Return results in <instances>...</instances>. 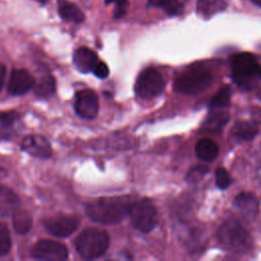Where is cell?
Wrapping results in <instances>:
<instances>
[{
    "label": "cell",
    "instance_id": "obj_22",
    "mask_svg": "<svg viewBox=\"0 0 261 261\" xmlns=\"http://www.w3.org/2000/svg\"><path fill=\"white\" fill-rule=\"evenodd\" d=\"M225 7L224 0H198L197 12L204 17H209L216 12L222 11Z\"/></svg>",
    "mask_w": 261,
    "mask_h": 261
},
{
    "label": "cell",
    "instance_id": "obj_9",
    "mask_svg": "<svg viewBox=\"0 0 261 261\" xmlns=\"http://www.w3.org/2000/svg\"><path fill=\"white\" fill-rule=\"evenodd\" d=\"M31 256L38 260L60 261L68 256L64 244L52 240H40L31 248Z\"/></svg>",
    "mask_w": 261,
    "mask_h": 261
},
{
    "label": "cell",
    "instance_id": "obj_18",
    "mask_svg": "<svg viewBox=\"0 0 261 261\" xmlns=\"http://www.w3.org/2000/svg\"><path fill=\"white\" fill-rule=\"evenodd\" d=\"M34 93L39 98H50L54 95L56 90V82L54 76L50 72H44L35 82Z\"/></svg>",
    "mask_w": 261,
    "mask_h": 261
},
{
    "label": "cell",
    "instance_id": "obj_7",
    "mask_svg": "<svg viewBox=\"0 0 261 261\" xmlns=\"http://www.w3.org/2000/svg\"><path fill=\"white\" fill-rule=\"evenodd\" d=\"M165 88V81L161 72L155 67L143 69L135 83V93L138 98L150 101L159 96Z\"/></svg>",
    "mask_w": 261,
    "mask_h": 261
},
{
    "label": "cell",
    "instance_id": "obj_6",
    "mask_svg": "<svg viewBox=\"0 0 261 261\" xmlns=\"http://www.w3.org/2000/svg\"><path fill=\"white\" fill-rule=\"evenodd\" d=\"M127 216L133 227L142 232L151 231L158 222L157 209L148 198L134 200Z\"/></svg>",
    "mask_w": 261,
    "mask_h": 261
},
{
    "label": "cell",
    "instance_id": "obj_24",
    "mask_svg": "<svg viewBox=\"0 0 261 261\" xmlns=\"http://www.w3.org/2000/svg\"><path fill=\"white\" fill-rule=\"evenodd\" d=\"M231 91L228 85L222 86L211 98L209 102L210 107H225L230 103Z\"/></svg>",
    "mask_w": 261,
    "mask_h": 261
},
{
    "label": "cell",
    "instance_id": "obj_28",
    "mask_svg": "<svg viewBox=\"0 0 261 261\" xmlns=\"http://www.w3.org/2000/svg\"><path fill=\"white\" fill-rule=\"evenodd\" d=\"M215 184L218 189L225 190L231 184V177L224 167H217L215 170Z\"/></svg>",
    "mask_w": 261,
    "mask_h": 261
},
{
    "label": "cell",
    "instance_id": "obj_12",
    "mask_svg": "<svg viewBox=\"0 0 261 261\" xmlns=\"http://www.w3.org/2000/svg\"><path fill=\"white\" fill-rule=\"evenodd\" d=\"M20 148L28 154L43 159L49 158L52 155L50 143L46 138L40 135L25 136L20 143Z\"/></svg>",
    "mask_w": 261,
    "mask_h": 261
},
{
    "label": "cell",
    "instance_id": "obj_20",
    "mask_svg": "<svg viewBox=\"0 0 261 261\" xmlns=\"http://www.w3.org/2000/svg\"><path fill=\"white\" fill-rule=\"evenodd\" d=\"M233 136L243 141H251L259 134V126L255 121H237L231 129Z\"/></svg>",
    "mask_w": 261,
    "mask_h": 261
},
{
    "label": "cell",
    "instance_id": "obj_14",
    "mask_svg": "<svg viewBox=\"0 0 261 261\" xmlns=\"http://www.w3.org/2000/svg\"><path fill=\"white\" fill-rule=\"evenodd\" d=\"M72 60L76 69L82 73L93 72L95 66L99 62V58L96 52L88 47H81L76 49L73 52Z\"/></svg>",
    "mask_w": 261,
    "mask_h": 261
},
{
    "label": "cell",
    "instance_id": "obj_2",
    "mask_svg": "<svg viewBox=\"0 0 261 261\" xmlns=\"http://www.w3.org/2000/svg\"><path fill=\"white\" fill-rule=\"evenodd\" d=\"M231 79L242 90L250 91L261 81V64L256 55L240 52L230 57Z\"/></svg>",
    "mask_w": 261,
    "mask_h": 261
},
{
    "label": "cell",
    "instance_id": "obj_26",
    "mask_svg": "<svg viewBox=\"0 0 261 261\" xmlns=\"http://www.w3.org/2000/svg\"><path fill=\"white\" fill-rule=\"evenodd\" d=\"M210 168L206 165L200 164V165H196L193 166L186 175V180L189 184H196L198 181H200L207 173H209Z\"/></svg>",
    "mask_w": 261,
    "mask_h": 261
},
{
    "label": "cell",
    "instance_id": "obj_29",
    "mask_svg": "<svg viewBox=\"0 0 261 261\" xmlns=\"http://www.w3.org/2000/svg\"><path fill=\"white\" fill-rule=\"evenodd\" d=\"M115 4L113 17L115 19H119L126 14L128 7V0H105V4Z\"/></svg>",
    "mask_w": 261,
    "mask_h": 261
},
{
    "label": "cell",
    "instance_id": "obj_11",
    "mask_svg": "<svg viewBox=\"0 0 261 261\" xmlns=\"http://www.w3.org/2000/svg\"><path fill=\"white\" fill-rule=\"evenodd\" d=\"M35 77L24 68L12 69L8 83V92L14 96H21L35 86Z\"/></svg>",
    "mask_w": 261,
    "mask_h": 261
},
{
    "label": "cell",
    "instance_id": "obj_17",
    "mask_svg": "<svg viewBox=\"0 0 261 261\" xmlns=\"http://www.w3.org/2000/svg\"><path fill=\"white\" fill-rule=\"evenodd\" d=\"M57 10L59 16L66 21L81 23L85 20L83 11L72 2L68 0H57Z\"/></svg>",
    "mask_w": 261,
    "mask_h": 261
},
{
    "label": "cell",
    "instance_id": "obj_27",
    "mask_svg": "<svg viewBox=\"0 0 261 261\" xmlns=\"http://www.w3.org/2000/svg\"><path fill=\"white\" fill-rule=\"evenodd\" d=\"M11 249V238L7 225L0 222V257L7 254Z\"/></svg>",
    "mask_w": 261,
    "mask_h": 261
},
{
    "label": "cell",
    "instance_id": "obj_32",
    "mask_svg": "<svg viewBox=\"0 0 261 261\" xmlns=\"http://www.w3.org/2000/svg\"><path fill=\"white\" fill-rule=\"evenodd\" d=\"M257 177H258V179L261 182V166H259L258 169H257Z\"/></svg>",
    "mask_w": 261,
    "mask_h": 261
},
{
    "label": "cell",
    "instance_id": "obj_1",
    "mask_svg": "<svg viewBox=\"0 0 261 261\" xmlns=\"http://www.w3.org/2000/svg\"><path fill=\"white\" fill-rule=\"evenodd\" d=\"M133 201L129 196L101 197L87 204L86 213L95 222L105 225L116 224L128 215Z\"/></svg>",
    "mask_w": 261,
    "mask_h": 261
},
{
    "label": "cell",
    "instance_id": "obj_25",
    "mask_svg": "<svg viewBox=\"0 0 261 261\" xmlns=\"http://www.w3.org/2000/svg\"><path fill=\"white\" fill-rule=\"evenodd\" d=\"M228 119L229 116L225 112H212L204 121V125L210 129H219L226 123Z\"/></svg>",
    "mask_w": 261,
    "mask_h": 261
},
{
    "label": "cell",
    "instance_id": "obj_21",
    "mask_svg": "<svg viewBox=\"0 0 261 261\" xmlns=\"http://www.w3.org/2000/svg\"><path fill=\"white\" fill-rule=\"evenodd\" d=\"M12 224L16 232L24 234L31 230L33 225V218L28 211L17 209L12 214Z\"/></svg>",
    "mask_w": 261,
    "mask_h": 261
},
{
    "label": "cell",
    "instance_id": "obj_31",
    "mask_svg": "<svg viewBox=\"0 0 261 261\" xmlns=\"http://www.w3.org/2000/svg\"><path fill=\"white\" fill-rule=\"evenodd\" d=\"M5 75H6V67H5L4 64L0 63V92L3 89V86H4Z\"/></svg>",
    "mask_w": 261,
    "mask_h": 261
},
{
    "label": "cell",
    "instance_id": "obj_15",
    "mask_svg": "<svg viewBox=\"0 0 261 261\" xmlns=\"http://www.w3.org/2000/svg\"><path fill=\"white\" fill-rule=\"evenodd\" d=\"M19 206L18 196L11 189L0 184V217L12 215Z\"/></svg>",
    "mask_w": 261,
    "mask_h": 261
},
{
    "label": "cell",
    "instance_id": "obj_33",
    "mask_svg": "<svg viewBox=\"0 0 261 261\" xmlns=\"http://www.w3.org/2000/svg\"><path fill=\"white\" fill-rule=\"evenodd\" d=\"M255 5L257 6H260L261 7V0H251Z\"/></svg>",
    "mask_w": 261,
    "mask_h": 261
},
{
    "label": "cell",
    "instance_id": "obj_10",
    "mask_svg": "<svg viewBox=\"0 0 261 261\" xmlns=\"http://www.w3.org/2000/svg\"><path fill=\"white\" fill-rule=\"evenodd\" d=\"M74 111L84 119H94L99 111V100L97 94L90 89H84L75 94Z\"/></svg>",
    "mask_w": 261,
    "mask_h": 261
},
{
    "label": "cell",
    "instance_id": "obj_30",
    "mask_svg": "<svg viewBox=\"0 0 261 261\" xmlns=\"http://www.w3.org/2000/svg\"><path fill=\"white\" fill-rule=\"evenodd\" d=\"M93 73L100 79H105L109 74V68L104 61L99 60V62L97 63V65L95 66V68L93 70Z\"/></svg>",
    "mask_w": 261,
    "mask_h": 261
},
{
    "label": "cell",
    "instance_id": "obj_16",
    "mask_svg": "<svg viewBox=\"0 0 261 261\" xmlns=\"http://www.w3.org/2000/svg\"><path fill=\"white\" fill-rule=\"evenodd\" d=\"M19 118V113L14 110L0 111V140H9L15 135Z\"/></svg>",
    "mask_w": 261,
    "mask_h": 261
},
{
    "label": "cell",
    "instance_id": "obj_19",
    "mask_svg": "<svg viewBox=\"0 0 261 261\" xmlns=\"http://www.w3.org/2000/svg\"><path fill=\"white\" fill-rule=\"evenodd\" d=\"M196 155L199 159L205 162H212L216 159L219 153L218 145L210 139H201L195 147Z\"/></svg>",
    "mask_w": 261,
    "mask_h": 261
},
{
    "label": "cell",
    "instance_id": "obj_4",
    "mask_svg": "<svg viewBox=\"0 0 261 261\" xmlns=\"http://www.w3.org/2000/svg\"><path fill=\"white\" fill-rule=\"evenodd\" d=\"M216 239L224 250L234 254H246L253 249L251 234L234 219H228L219 226Z\"/></svg>",
    "mask_w": 261,
    "mask_h": 261
},
{
    "label": "cell",
    "instance_id": "obj_13",
    "mask_svg": "<svg viewBox=\"0 0 261 261\" xmlns=\"http://www.w3.org/2000/svg\"><path fill=\"white\" fill-rule=\"evenodd\" d=\"M233 206L248 220L255 219L259 212V200L254 194L249 192L238 194L233 200Z\"/></svg>",
    "mask_w": 261,
    "mask_h": 261
},
{
    "label": "cell",
    "instance_id": "obj_35",
    "mask_svg": "<svg viewBox=\"0 0 261 261\" xmlns=\"http://www.w3.org/2000/svg\"><path fill=\"white\" fill-rule=\"evenodd\" d=\"M259 99H260V100H261V94H260V98H259Z\"/></svg>",
    "mask_w": 261,
    "mask_h": 261
},
{
    "label": "cell",
    "instance_id": "obj_3",
    "mask_svg": "<svg viewBox=\"0 0 261 261\" xmlns=\"http://www.w3.org/2000/svg\"><path fill=\"white\" fill-rule=\"evenodd\" d=\"M212 82V70L203 63L186 66L174 77L173 89L184 95H197L205 91Z\"/></svg>",
    "mask_w": 261,
    "mask_h": 261
},
{
    "label": "cell",
    "instance_id": "obj_23",
    "mask_svg": "<svg viewBox=\"0 0 261 261\" xmlns=\"http://www.w3.org/2000/svg\"><path fill=\"white\" fill-rule=\"evenodd\" d=\"M148 5L160 7L171 16L180 14L184 9L182 4L178 0H148Z\"/></svg>",
    "mask_w": 261,
    "mask_h": 261
},
{
    "label": "cell",
    "instance_id": "obj_34",
    "mask_svg": "<svg viewBox=\"0 0 261 261\" xmlns=\"http://www.w3.org/2000/svg\"><path fill=\"white\" fill-rule=\"evenodd\" d=\"M41 4H45V3H47L48 2V0H38Z\"/></svg>",
    "mask_w": 261,
    "mask_h": 261
},
{
    "label": "cell",
    "instance_id": "obj_5",
    "mask_svg": "<svg viewBox=\"0 0 261 261\" xmlns=\"http://www.w3.org/2000/svg\"><path fill=\"white\" fill-rule=\"evenodd\" d=\"M76 252L85 259H96L105 254L109 247V236L101 228L89 227L84 229L75 239Z\"/></svg>",
    "mask_w": 261,
    "mask_h": 261
},
{
    "label": "cell",
    "instance_id": "obj_8",
    "mask_svg": "<svg viewBox=\"0 0 261 261\" xmlns=\"http://www.w3.org/2000/svg\"><path fill=\"white\" fill-rule=\"evenodd\" d=\"M81 220L76 215L58 213L44 220L46 230L52 236L66 238L73 233L80 226Z\"/></svg>",
    "mask_w": 261,
    "mask_h": 261
}]
</instances>
